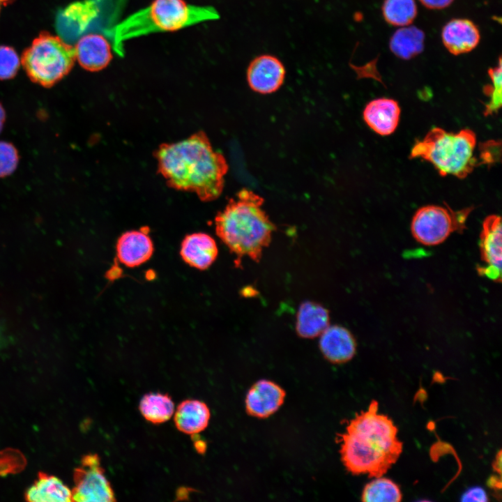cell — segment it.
<instances>
[{"label": "cell", "instance_id": "30", "mask_svg": "<svg viewBox=\"0 0 502 502\" xmlns=\"http://www.w3.org/2000/svg\"><path fill=\"white\" fill-rule=\"evenodd\" d=\"M494 463L495 471H499V473H501V451L499 452L498 455Z\"/></svg>", "mask_w": 502, "mask_h": 502}, {"label": "cell", "instance_id": "13", "mask_svg": "<svg viewBox=\"0 0 502 502\" xmlns=\"http://www.w3.org/2000/svg\"><path fill=\"white\" fill-rule=\"evenodd\" d=\"M79 65L89 71H99L111 61V46L101 35L91 33L81 38L75 46Z\"/></svg>", "mask_w": 502, "mask_h": 502}, {"label": "cell", "instance_id": "26", "mask_svg": "<svg viewBox=\"0 0 502 502\" xmlns=\"http://www.w3.org/2000/svg\"><path fill=\"white\" fill-rule=\"evenodd\" d=\"M20 65V58L10 47L0 46V79H7L13 77Z\"/></svg>", "mask_w": 502, "mask_h": 502}, {"label": "cell", "instance_id": "29", "mask_svg": "<svg viewBox=\"0 0 502 502\" xmlns=\"http://www.w3.org/2000/svg\"><path fill=\"white\" fill-rule=\"evenodd\" d=\"M453 0H420L426 7L431 9H441L448 6Z\"/></svg>", "mask_w": 502, "mask_h": 502}, {"label": "cell", "instance_id": "2", "mask_svg": "<svg viewBox=\"0 0 502 502\" xmlns=\"http://www.w3.org/2000/svg\"><path fill=\"white\" fill-rule=\"evenodd\" d=\"M378 411V402L372 400L366 410L356 414L340 436L341 459L352 474L383 476L402 452L397 426Z\"/></svg>", "mask_w": 502, "mask_h": 502}, {"label": "cell", "instance_id": "27", "mask_svg": "<svg viewBox=\"0 0 502 502\" xmlns=\"http://www.w3.org/2000/svg\"><path fill=\"white\" fill-rule=\"evenodd\" d=\"M17 162L18 156L15 147L9 143L0 142V176L11 174L15 169Z\"/></svg>", "mask_w": 502, "mask_h": 502}, {"label": "cell", "instance_id": "9", "mask_svg": "<svg viewBox=\"0 0 502 502\" xmlns=\"http://www.w3.org/2000/svg\"><path fill=\"white\" fill-rule=\"evenodd\" d=\"M501 217L490 215L484 220L480 234V254L485 266L478 271L495 282L501 279Z\"/></svg>", "mask_w": 502, "mask_h": 502}, {"label": "cell", "instance_id": "12", "mask_svg": "<svg viewBox=\"0 0 502 502\" xmlns=\"http://www.w3.org/2000/svg\"><path fill=\"white\" fill-rule=\"evenodd\" d=\"M319 336V349L330 362L344 363L356 354V342L347 328L339 325L328 326Z\"/></svg>", "mask_w": 502, "mask_h": 502}, {"label": "cell", "instance_id": "5", "mask_svg": "<svg viewBox=\"0 0 502 502\" xmlns=\"http://www.w3.org/2000/svg\"><path fill=\"white\" fill-rule=\"evenodd\" d=\"M476 142V135L470 129L450 132L436 127L416 141L409 158L429 162L442 176L464 178L482 164L474 155Z\"/></svg>", "mask_w": 502, "mask_h": 502}, {"label": "cell", "instance_id": "22", "mask_svg": "<svg viewBox=\"0 0 502 502\" xmlns=\"http://www.w3.org/2000/svg\"><path fill=\"white\" fill-rule=\"evenodd\" d=\"M424 38V33L416 27L402 28L392 36L390 50L396 56L409 59L422 52Z\"/></svg>", "mask_w": 502, "mask_h": 502}, {"label": "cell", "instance_id": "11", "mask_svg": "<svg viewBox=\"0 0 502 502\" xmlns=\"http://www.w3.org/2000/svg\"><path fill=\"white\" fill-rule=\"evenodd\" d=\"M284 397V390L277 383L265 379L259 380L247 393L246 411L254 417L267 418L277 411Z\"/></svg>", "mask_w": 502, "mask_h": 502}, {"label": "cell", "instance_id": "24", "mask_svg": "<svg viewBox=\"0 0 502 502\" xmlns=\"http://www.w3.org/2000/svg\"><path fill=\"white\" fill-rule=\"evenodd\" d=\"M382 11L386 21L395 26L408 25L417 15L414 0H385Z\"/></svg>", "mask_w": 502, "mask_h": 502}, {"label": "cell", "instance_id": "14", "mask_svg": "<svg viewBox=\"0 0 502 502\" xmlns=\"http://www.w3.org/2000/svg\"><path fill=\"white\" fill-rule=\"evenodd\" d=\"M400 107L397 101L390 98H378L370 101L363 110L367 125L380 135L394 132L397 127Z\"/></svg>", "mask_w": 502, "mask_h": 502}, {"label": "cell", "instance_id": "7", "mask_svg": "<svg viewBox=\"0 0 502 502\" xmlns=\"http://www.w3.org/2000/svg\"><path fill=\"white\" fill-rule=\"evenodd\" d=\"M473 209V206H469L455 211L446 203L444 206H423L413 216L411 224L412 235L423 245H439L452 233H462L466 229V220Z\"/></svg>", "mask_w": 502, "mask_h": 502}, {"label": "cell", "instance_id": "15", "mask_svg": "<svg viewBox=\"0 0 502 502\" xmlns=\"http://www.w3.org/2000/svg\"><path fill=\"white\" fill-rule=\"evenodd\" d=\"M442 41L452 54L458 55L473 50L480 40L478 27L466 19H454L443 28Z\"/></svg>", "mask_w": 502, "mask_h": 502}, {"label": "cell", "instance_id": "8", "mask_svg": "<svg viewBox=\"0 0 502 502\" xmlns=\"http://www.w3.org/2000/svg\"><path fill=\"white\" fill-rule=\"evenodd\" d=\"M75 486L71 491L73 501H115L111 484L105 475L97 454H88L73 472Z\"/></svg>", "mask_w": 502, "mask_h": 502}, {"label": "cell", "instance_id": "6", "mask_svg": "<svg viewBox=\"0 0 502 502\" xmlns=\"http://www.w3.org/2000/svg\"><path fill=\"white\" fill-rule=\"evenodd\" d=\"M75 60V47L45 31L24 51L21 63L32 81L50 86L70 71Z\"/></svg>", "mask_w": 502, "mask_h": 502}, {"label": "cell", "instance_id": "23", "mask_svg": "<svg viewBox=\"0 0 502 502\" xmlns=\"http://www.w3.org/2000/svg\"><path fill=\"white\" fill-rule=\"evenodd\" d=\"M402 499L400 487L392 480L374 478L363 488L361 500L367 502H399Z\"/></svg>", "mask_w": 502, "mask_h": 502}, {"label": "cell", "instance_id": "17", "mask_svg": "<svg viewBox=\"0 0 502 502\" xmlns=\"http://www.w3.org/2000/svg\"><path fill=\"white\" fill-rule=\"evenodd\" d=\"M153 252L151 239L145 231H130L118 239L116 254L119 260L128 267L138 266L148 261Z\"/></svg>", "mask_w": 502, "mask_h": 502}, {"label": "cell", "instance_id": "25", "mask_svg": "<svg viewBox=\"0 0 502 502\" xmlns=\"http://www.w3.org/2000/svg\"><path fill=\"white\" fill-rule=\"evenodd\" d=\"M489 75L492 85H487L484 92L489 98V101L485 104L484 115L487 116L497 113L501 107V65L499 61V66L489 70Z\"/></svg>", "mask_w": 502, "mask_h": 502}, {"label": "cell", "instance_id": "19", "mask_svg": "<svg viewBox=\"0 0 502 502\" xmlns=\"http://www.w3.org/2000/svg\"><path fill=\"white\" fill-rule=\"evenodd\" d=\"M210 416V410L204 402L197 400H185L177 406L174 420L179 431L195 435L206 428Z\"/></svg>", "mask_w": 502, "mask_h": 502}, {"label": "cell", "instance_id": "4", "mask_svg": "<svg viewBox=\"0 0 502 502\" xmlns=\"http://www.w3.org/2000/svg\"><path fill=\"white\" fill-rule=\"evenodd\" d=\"M218 17L211 6L188 4L184 0H153L115 25L109 33L114 51L122 56L124 43L132 38L174 31Z\"/></svg>", "mask_w": 502, "mask_h": 502}, {"label": "cell", "instance_id": "10", "mask_svg": "<svg viewBox=\"0 0 502 502\" xmlns=\"http://www.w3.org/2000/svg\"><path fill=\"white\" fill-rule=\"evenodd\" d=\"M285 68L281 61L270 54L255 57L247 69L248 85L255 92L271 93L278 90L285 77Z\"/></svg>", "mask_w": 502, "mask_h": 502}, {"label": "cell", "instance_id": "31", "mask_svg": "<svg viewBox=\"0 0 502 502\" xmlns=\"http://www.w3.org/2000/svg\"><path fill=\"white\" fill-rule=\"evenodd\" d=\"M195 446L196 450H197L199 452H201V453H202V452H204L205 451V450H206V444H205V443H204V441H195Z\"/></svg>", "mask_w": 502, "mask_h": 502}, {"label": "cell", "instance_id": "16", "mask_svg": "<svg viewBox=\"0 0 502 502\" xmlns=\"http://www.w3.org/2000/svg\"><path fill=\"white\" fill-rule=\"evenodd\" d=\"M218 253L215 240L202 232L186 236L180 251L181 257L188 265L200 270L208 268L216 259Z\"/></svg>", "mask_w": 502, "mask_h": 502}, {"label": "cell", "instance_id": "18", "mask_svg": "<svg viewBox=\"0 0 502 502\" xmlns=\"http://www.w3.org/2000/svg\"><path fill=\"white\" fill-rule=\"evenodd\" d=\"M328 310L314 301L302 303L297 311L296 331L303 338H314L319 336L329 326Z\"/></svg>", "mask_w": 502, "mask_h": 502}, {"label": "cell", "instance_id": "20", "mask_svg": "<svg viewBox=\"0 0 502 502\" xmlns=\"http://www.w3.org/2000/svg\"><path fill=\"white\" fill-rule=\"evenodd\" d=\"M25 499L34 502L72 501L71 490L54 476L39 472L37 480L25 492Z\"/></svg>", "mask_w": 502, "mask_h": 502}, {"label": "cell", "instance_id": "33", "mask_svg": "<svg viewBox=\"0 0 502 502\" xmlns=\"http://www.w3.org/2000/svg\"><path fill=\"white\" fill-rule=\"evenodd\" d=\"M14 1L15 0H0V12L3 7L11 3Z\"/></svg>", "mask_w": 502, "mask_h": 502}, {"label": "cell", "instance_id": "21", "mask_svg": "<svg viewBox=\"0 0 502 502\" xmlns=\"http://www.w3.org/2000/svg\"><path fill=\"white\" fill-rule=\"evenodd\" d=\"M139 409L146 420L160 424L172 418L174 413V403L168 394L149 393L141 399Z\"/></svg>", "mask_w": 502, "mask_h": 502}, {"label": "cell", "instance_id": "32", "mask_svg": "<svg viewBox=\"0 0 502 502\" xmlns=\"http://www.w3.org/2000/svg\"><path fill=\"white\" fill-rule=\"evenodd\" d=\"M5 119V113L2 108V107L0 105V132L1 130L3 123Z\"/></svg>", "mask_w": 502, "mask_h": 502}, {"label": "cell", "instance_id": "28", "mask_svg": "<svg viewBox=\"0 0 502 502\" xmlns=\"http://www.w3.org/2000/svg\"><path fill=\"white\" fill-rule=\"evenodd\" d=\"M461 501L487 502L489 498L486 491L481 487L473 486L466 489L461 496Z\"/></svg>", "mask_w": 502, "mask_h": 502}, {"label": "cell", "instance_id": "3", "mask_svg": "<svg viewBox=\"0 0 502 502\" xmlns=\"http://www.w3.org/2000/svg\"><path fill=\"white\" fill-rule=\"evenodd\" d=\"M264 199L244 188L215 218V231L238 259L259 261L272 239L275 225L262 209Z\"/></svg>", "mask_w": 502, "mask_h": 502}, {"label": "cell", "instance_id": "1", "mask_svg": "<svg viewBox=\"0 0 502 502\" xmlns=\"http://www.w3.org/2000/svg\"><path fill=\"white\" fill-rule=\"evenodd\" d=\"M158 172L167 185L195 192L204 201L218 198L224 188L228 165L215 151L202 131L172 144H162L155 151Z\"/></svg>", "mask_w": 502, "mask_h": 502}]
</instances>
